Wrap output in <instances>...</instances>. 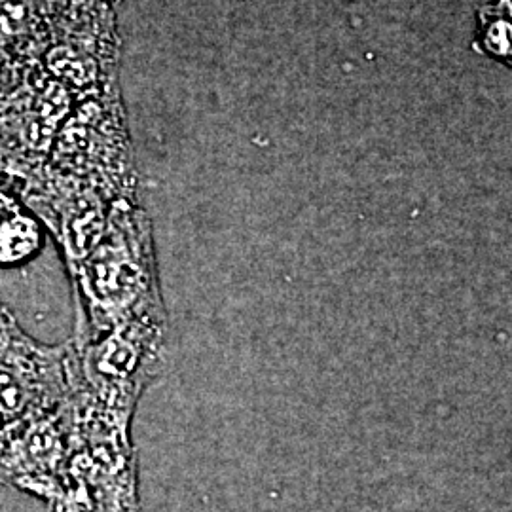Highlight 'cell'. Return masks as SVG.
Instances as JSON below:
<instances>
[{
    "label": "cell",
    "mask_w": 512,
    "mask_h": 512,
    "mask_svg": "<svg viewBox=\"0 0 512 512\" xmlns=\"http://www.w3.org/2000/svg\"><path fill=\"white\" fill-rule=\"evenodd\" d=\"M90 342L110 329L165 315L147 213L120 198L105 234L73 270Z\"/></svg>",
    "instance_id": "1"
},
{
    "label": "cell",
    "mask_w": 512,
    "mask_h": 512,
    "mask_svg": "<svg viewBox=\"0 0 512 512\" xmlns=\"http://www.w3.org/2000/svg\"><path fill=\"white\" fill-rule=\"evenodd\" d=\"M165 315L122 323L80 349V391L90 403L131 420L135 403L160 372Z\"/></svg>",
    "instance_id": "2"
},
{
    "label": "cell",
    "mask_w": 512,
    "mask_h": 512,
    "mask_svg": "<svg viewBox=\"0 0 512 512\" xmlns=\"http://www.w3.org/2000/svg\"><path fill=\"white\" fill-rule=\"evenodd\" d=\"M471 48L512 71V0H492L476 8Z\"/></svg>",
    "instance_id": "3"
},
{
    "label": "cell",
    "mask_w": 512,
    "mask_h": 512,
    "mask_svg": "<svg viewBox=\"0 0 512 512\" xmlns=\"http://www.w3.org/2000/svg\"><path fill=\"white\" fill-rule=\"evenodd\" d=\"M38 245L35 220L23 215L16 203L0 194V260L16 262L31 255Z\"/></svg>",
    "instance_id": "4"
},
{
    "label": "cell",
    "mask_w": 512,
    "mask_h": 512,
    "mask_svg": "<svg viewBox=\"0 0 512 512\" xmlns=\"http://www.w3.org/2000/svg\"><path fill=\"white\" fill-rule=\"evenodd\" d=\"M103 2H109V0H103Z\"/></svg>",
    "instance_id": "5"
}]
</instances>
